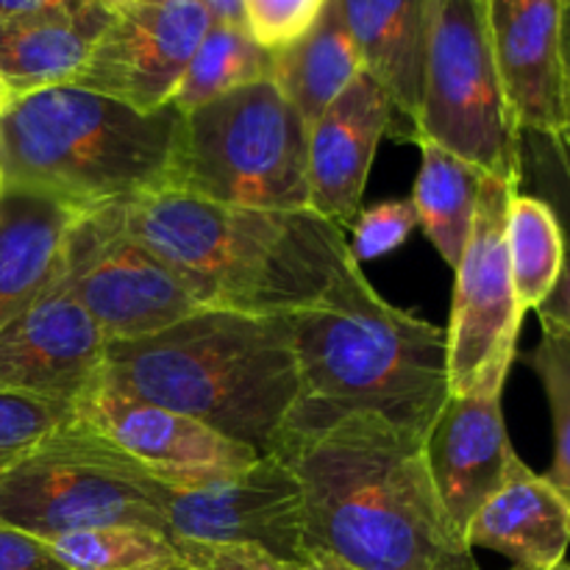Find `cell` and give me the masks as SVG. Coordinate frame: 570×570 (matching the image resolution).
Instances as JSON below:
<instances>
[{"label":"cell","instance_id":"d4e9b609","mask_svg":"<svg viewBox=\"0 0 570 570\" xmlns=\"http://www.w3.org/2000/svg\"><path fill=\"white\" fill-rule=\"evenodd\" d=\"M273 53L262 48L248 28L212 22L195 48L170 106L181 115L256 81H271Z\"/></svg>","mask_w":570,"mask_h":570},{"label":"cell","instance_id":"1f68e13d","mask_svg":"<svg viewBox=\"0 0 570 570\" xmlns=\"http://www.w3.org/2000/svg\"><path fill=\"white\" fill-rule=\"evenodd\" d=\"M0 570H67L48 540L0 523Z\"/></svg>","mask_w":570,"mask_h":570},{"label":"cell","instance_id":"7c38bea8","mask_svg":"<svg viewBox=\"0 0 570 570\" xmlns=\"http://www.w3.org/2000/svg\"><path fill=\"white\" fill-rule=\"evenodd\" d=\"M167 523L178 540L256 546L298 568L309 562L301 484L273 454L217 482L173 488Z\"/></svg>","mask_w":570,"mask_h":570},{"label":"cell","instance_id":"2e32d148","mask_svg":"<svg viewBox=\"0 0 570 570\" xmlns=\"http://www.w3.org/2000/svg\"><path fill=\"white\" fill-rule=\"evenodd\" d=\"M504 384L507 379H490L468 393L449 395L423 434L429 479L462 540L468 523L507 482L510 465L518 460L501 412Z\"/></svg>","mask_w":570,"mask_h":570},{"label":"cell","instance_id":"52a82bcc","mask_svg":"<svg viewBox=\"0 0 570 570\" xmlns=\"http://www.w3.org/2000/svg\"><path fill=\"white\" fill-rule=\"evenodd\" d=\"M170 493V484L72 415L0 473V523L39 540L104 527H139L173 538Z\"/></svg>","mask_w":570,"mask_h":570},{"label":"cell","instance_id":"8d00e7d4","mask_svg":"<svg viewBox=\"0 0 570 570\" xmlns=\"http://www.w3.org/2000/svg\"><path fill=\"white\" fill-rule=\"evenodd\" d=\"M11 100H14V98H11L9 87H6V83H3V78H0V111H3V109H6V106H9V104H11Z\"/></svg>","mask_w":570,"mask_h":570},{"label":"cell","instance_id":"9c48e42d","mask_svg":"<svg viewBox=\"0 0 570 570\" xmlns=\"http://www.w3.org/2000/svg\"><path fill=\"white\" fill-rule=\"evenodd\" d=\"M56 273L106 340L145 337L200 309L176 273L117 226L111 206L72 223Z\"/></svg>","mask_w":570,"mask_h":570},{"label":"cell","instance_id":"3957f363","mask_svg":"<svg viewBox=\"0 0 570 570\" xmlns=\"http://www.w3.org/2000/svg\"><path fill=\"white\" fill-rule=\"evenodd\" d=\"M104 382L193 417L259 456L276 451L301 395L287 317L209 306L161 332L109 340Z\"/></svg>","mask_w":570,"mask_h":570},{"label":"cell","instance_id":"44dd1931","mask_svg":"<svg viewBox=\"0 0 570 570\" xmlns=\"http://www.w3.org/2000/svg\"><path fill=\"white\" fill-rule=\"evenodd\" d=\"M81 212L26 189H0V328L20 315L59 267Z\"/></svg>","mask_w":570,"mask_h":570},{"label":"cell","instance_id":"4fadbf2b","mask_svg":"<svg viewBox=\"0 0 570 570\" xmlns=\"http://www.w3.org/2000/svg\"><path fill=\"white\" fill-rule=\"evenodd\" d=\"M72 415L176 490L217 482L259 460L248 445L234 443L193 417L134 399L106 384L104 376L72 404Z\"/></svg>","mask_w":570,"mask_h":570},{"label":"cell","instance_id":"277c9868","mask_svg":"<svg viewBox=\"0 0 570 570\" xmlns=\"http://www.w3.org/2000/svg\"><path fill=\"white\" fill-rule=\"evenodd\" d=\"M181 111H137L89 89L50 87L0 111V181L76 212L170 187Z\"/></svg>","mask_w":570,"mask_h":570},{"label":"cell","instance_id":"f546056e","mask_svg":"<svg viewBox=\"0 0 570 570\" xmlns=\"http://www.w3.org/2000/svg\"><path fill=\"white\" fill-rule=\"evenodd\" d=\"M351 226H354V243H348V248L354 259L362 262L379 259L401 248L417 226V217L410 200H387L373 209H362Z\"/></svg>","mask_w":570,"mask_h":570},{"label":"cell","instance_id":"8992f818","mask_svg":"<svg viewBox=\"0 0 570 570\" xmlns=\"http://www.w3.org/2000/svg\"><path fill=\"white\" fill-rule=\"evenodd\" d=\"M306 122L273 81H256L181 117L167 189L248 209H309Z\"/></svg>","mask_w":570,"mask_h":570},{"label":"cell","instance_id":"ac0fdd59","mask_svg":"<svg viewBox=\"0 0 570 570\" xmlns=\"http://www.w3.org/2000/svg\"><path fill=\"white\" fill-rule=\"evenodd\" d=\"M468 549L504 554L512 568L554 570L570 543V499L518 456L507 482L465 529Z\"/></svg>","mask_w":570,"mask_h":570},{"label":"cell","instance_id":"e0dca14e","mask_svg":"<svg viewBox=\"0 0 570 570\" xmlns=\"http://www.w3.org/2000/svg\"><path fill=\"white\" fill-rule=\"evenodd\" d=\"M387 92L360 72L345 92L306 131V189L309 209L340 228L362 212L367 173L379 142L393 122Z\"/></svg>","mask_w":570,"mask_h":570},{"label":"cell","instance_id":"5b68a950","mask_svg":"<svg viewBox=\"0 0 570 570\" xmlns=\"http://www.w3.org/2000/svg\"><path fill=\"white\" fill-rule=\"evenodd\" d=\"M287 321L301 382L293 410L371 412L421 438L429 432L449 399L445 328L387 304L362 271Z\"/></svg>","mask_w":570,"mask_h":570},{"label":"cell","instance_id":"ba28073f","mask_svg":"<svg viewBox=\"0 0 570 570\" xmlns=\"http://www.w3.org/2000/svg\"><path fill=\"white\" fill-rule=\"evenodd\" d=\"M415 142H432L521 187L523 134L495 65L490 0H432Z\"/></svg>","mask_w":570,"mask_h":570},{"label":"cell","instance_id":"ffe728a7","mask_svg":"<svg viewBox=\"0 0 570 570\" xmlns=\"http://www.w3.org/2000/svg\"><path fill=\"white\" fill-rule=\"evenodd\" d=\"M362 72L387 92L395 115L415 126L421 109L432 0H337Z\"/></svg>","mask_w":570,"mask_h":570},{"label":"cell","instance_id":"f1b7e54d","mask_svg":"<svg viewBox=\"0 0 570 570\" xmlns=\"http://www.w3.org/2000/svg\"><path fill=\"white\" fill-rule=\"evenodd\" d=\"M243 6L250 37L276 53L315 26L326 0H243Z\"/></svg>","mask_w":570,"mask_h":570},{"label":"cell","instance_id":"6da1fadb","mask_svg":"<svg viewBox=\"0 0 570 570\" xmlns=\"http://www.w3.org/2000/svg\"><path fill=\"white\" fill-rule=\"evenodd\" d=\"M273 456L298 479L306 551L351 570H473L423 460V438L371 412H289Z\"/></svg>","mask_w":570,"mask_h":570},{"label":"cell","instance_id":"7402d4cb","mask_svg":"<svg viewBox=\"0 0 570 570\" xmlns=\"http://www.w3.org/2000/svg\"><path fill=\"white\" fill-rule=\"evenodd\" d=\"M360 72V53L340 3L326 0L315 26L273 53L271 81L309 128Z\"/></svg>","mask_w":570,"mask_h":570},{"label":"cell","instance_id":"ab89813d","mask_svg":"<svg viewBox=\"0 0 570 570\" xmlns=\"http://www.w3.org/2000/svg\"><path fill=\"white\" fill-rule=\"evenodd\" d=\"M473 570H482V568H473ZM510 570H521V568H510Z\"/></svg>","mask_w":570,"mask_h":570},{"label":"cell","instance_id":"484cf974","mask_svg":"<svg viewBox=\"0 0 570 570\" xmlns=\"http://www.w3.org/2000/svg\"><path fill=\"white\" fill-rule=\"evenodd\" d=\"M67 570H150L178 560L173 538L139 527H104L48 540Z\"/></svg>","mask_w":570,"mask_h":570},{"label":"cell","instance_id":"f35d334b","mask_svg":"<svg viewBox=\"0 0 570 570\" xmlns=\"http://www.w3.org/2000/svg\"><path fill=\"white\" fill-rule=\"evenodd\" d=\"M554 570H570V566H568V560H562V562H560V566H557Z\"/></svg>","mask_w":570,"mask_h":570},{"label":"cell","instance_id":"d6986e66","mask_svg":"<svg viewBox=\"0 0 570 570\" xmlns=\"http://www.w3.org/2000/svg\"><path fill=\"white\" fill-rule=\"evenodd\" d=\"M109 14L83 0L0 20V78L11 98L70 83Z\"/></svg>","mask_w":570,"mask_h":570},{"label":"cell","instance_id":"60d3db41","mask_svg":"<svg viewBox=\"0 0 570 570\" xmlns=\"http://www.w3.org/2000/svg\"><path fill=\"white\" fill-rule=\"evenodd\" d=\"M0 189H3V181H0Z\"/></svg>","mask_w":570,"mask_h":570},{"label":"cell","instance_id":"7a4b0ae2","mask_svg":"<svg viewBox=\"0 0 570 570\" xmlns=\"http://www.w3.org/2000/svg\"><path fill=\"white\" fill-rule=\"evenodd\" d=\"M109 206L117 226L209 309L287 317L362 271L343 228L312 209H248L178 189Z\"/></svg>","mask_w":570,"mask_h":570},{"label":"cell","instance_id":"603a6c76","mask_svg":"<svg viewBox=\"0 0 570 570\" xmlns=\"http://www.w3.org/2000/svg\"><path fill=\"white\" fill-rule=\"evenodd\" d=\"M421 145L423 161L410 204L415 209L417 226L426 232L445 265L456 271L462 254H465L468 237H471L479 193H482V181L488 173L449 154L440 145Z\"/></svg>","mask_w":570,"mask_h":570},{"label":"cell","instance_id":"d590c367","mask_svg":"<svg viewBox=\"0 0 570 570\" xmlns=\"http://www.w3.org/2000/svg\"><path fill=\"white\" fill-rule=\"evenodd\" d=\"M87 3L98 6V9H104V11H117L120 6H126L128 0H87Z\"/></svg>","mask_w":570,"mask_h":570},{"label":"cell","instance_id":"8fae6325","mask_svg":"<svg viewBox=\"0 0 570 570\" xmlns=\"http://www.w3.org/2000/svg\"><path fill=\"white\" fill-rule=\"evenodd\" d=\"M209 26L200 0H128L111 11L70 83L137 111L165 109Z\"/></svg>","mask_w":570,"mask_h":570},{"label":"cell","instance_id":"5bb4252c","mask_svg":"<svg viewBox=\"0 0 570 570\" xmlns=\"http://www.w3.org/2000/svg\"><path fill=\"white\" fill-rule=\"evenodd\" d=\"M106 343L59 273L0 328V390L76 404L104 376Z\"/></svg>","mask_w":570,"mask_h":570},{"label":"cell","instance_id":"74e56055","mask_svg":"<svg viewBox=\"0 0 570 570\" xmlns=\"http://www.w3.org/2000/svg\"><path fill=\"white\" fill-rule=\"evenodd\" d=\"M150 570H195V568H189L187 562L181 560V557H178L176 562H167V566H159V568H150Z\"/></svg>","mask_w":570,"mask_h":570},{"label":"cell","instance_id":"e575fe53","mask_svg":"<svg viewBox=\"0 0 570 570\" xmlns=\"http://www.w3.org/2000/svg\"><path fill=\"white\" fill-rule=\"evenodd\" d=\"M301 570H351V568H345L343 562L337 560H328V557H312V560Z\"/></svg>","mask_w":570,"mask_h":570},{"label":"cell","instance_id":"83f0119b","mask_svg":"<svg viewBox=\"0 0 570 570\" xmlns=\"http://www.w3.org/2000/svg\"><path fill=\"white\" fill-rule=\"evenodd\" d=\"M72 421V406L61 401L0 390V473L31 454L45 438Z\"/></svg>","mask_w":570,"mask_h":570},{"label":"cell","instance_id":"cb8c5ba5","mask_svg":"<svg viewBox=\"0 0 570 570\" xmlns=\"http://www.w3.org/2000/svg\"><path fill=\"white\" fill-rule=\"evenodd\" d=\"M507 256L521 309H538L566 267L560 217L546 200L515 193L507 209Z\"/></svg>","mask_w":570,"mask_h":570},{"label":"cell","instance_id":"4dcf8cb0","mask_svg":"<svg viewBox=\"0 0 570 570\" xmlns=\"http://www.w3.org/2000/svg\"><path fill=\"white\" fill-rule=\"evenodd\" d=\"M178 557L195 570H301L293 562L273 557L271 551L243 543H200V540H178Z\"/></svg>","mask_w":570,"mask_h":570},{"label":"cell","instance_id":"4316f807","mask_svg":"<svg viewBox=\"0 0 570 570\" xmlns=\"http://www.w3.org/2000/svg\"><path fill=\"white\" fill-rule=\"evenodd\" d=\"M540 326L543 337L527 362L543 382L554 421V460L546 479L562 493H570V326Z\"/></svg>","mask_w":570,"mask_h":570},{"label":"cell","instance_id":"d6a6232c","mask_svg":"<svg viewBox=\"0 0 570 570\" xmlns=\"http://www.w3.org/2000/svg\"><path fill=\"white\" fill-rule=\"evenodd\" d=\"M200 3H204V9L209 11L212 22H220V26L245 28L243 0H200Z\"/></svg>","mask_w":570,"mask_h":570},{"label":"cell","instance_id":"30bf717a","mask_svg":"<svg viewBox=\"0 0 570 570\" xmlns=\"http://www.w3.org/2000/svg\"><path fill=\"white\" fill-rule=\"evenodd\" d=\"M518 189L484 176L465 254L456 265L454 304L445 328L449 395L510 376L527 312L518 304L507 256V209Z\"/></svg>","mask_w":570,"mask_h":570},{"label":"cell","instance_id":"836d02e7","mask_svg":"<svg viewBox=\"0 0 570 570\" xmlns=\"http://www.w3.org/2000/svg\"><path fill=\"white\" fill-rule=\"evenodd\" d=\"M83 0H0V20L6 17L31 14V11L53 9V6H78Z\"/></svg>","mask_w":570,"mask_h":570},{"label":"cell","instance_id":"9a60e30c","mask_svg":"<svg viewBox=\"0 0 570 570\" xmlns=\"http://www.w3.org/2000/svg\"><path fill=\"white\" fill-rule=\"evenodd\" d=\"M568 0H490L495 65L518 128L566 150L570 76L566 56Z\"/></svg>","mask_w":570,"mask_h":570}]
</instances>
